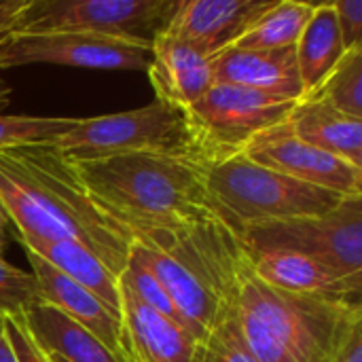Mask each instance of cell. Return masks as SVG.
Here are the masks:
<instances>
[{
	"label": "cell",
	"mask_w": 362,
	"mask_h": 362,
	"mask_svg": "<svg viewBox=\"0 0 362 362\" xmlns=\"http://www.w3.org/2000/svg\"><path fill=\"white\" fill-rule=\"evenodd\" d=\"M0 204L21 240H70L121 276L134 235L91 199L55 142L0 151Z\"/></svg>",
	"instance_id": "6da1fadb"
},
{
	"label": "cell",
	"mask_w": 362,
	"mask_h": 362,
	"mask_svg": "<svg viewBox=\"0 0 362 362\" xmlns=\"http://www.w3.org/2000/svg\"><path fill=\"white\" fill-rule=\"evenodd\" d=\"M132 250L163 284L199 341L235 314L250 265L242 240L216 216L138 233Z\"/></svg>",
	"instance_id": "7a4b0ae2"
},
{
	"label": "cell",
	"mask_w": 362,
	"mask_h": 362,
	"mask_svg": "<svg viewBox=\"0 0 362 362\" xmlns=\"http://www.w3.org/2000/svg\"><path fill=\"white\" fill-rule=\"evenodd\" d=\"M72 165L100 210L132 235L178 229L212 216L208 168L191 157L127 153Z\"/></svg>",
	"instance_id": "3957f363"
},
{
	"label": "cell",
	"mask_w": 362,
	"mask_h": 362,
	"mask_svg": "<svg viewBox=\"0 0 362 362\" xmlns=\"http://www.w3.org/2000/svg\"><path fill=\"white\" fill-rule=\"evenodd\" d=\"M235 320L257 362H329L362 322V305L288 295L248 272Z\"/></svg>",
	"instance_id": "277c9868"
},
{
	"label": "cell",
	"mask_w": 362,
	"mask_h": 362,
	"mask_svg": "<svg viewBox=\"0 0 362 362\" xmlns=\"http://www.w3.org/2000/svg\"><path fill=\"white\" fill-rule=\"evenodd\" d=\"M206 189L212 216L238 238L250 227L329 214L346 199L339 193L257 165L244 155L210 168Z\"/></svg>",
	"instance_id": "5b68a950"
},
{
	"label": "cell",
	"mask_w": 362,
	"mask_h": 362,
	"mask_svg": "<svg viewBox=\"0 0 362 362\" xmlns=\"http://www.w3.org/2000/svg\"><path fill=\"white\" fill-rule=\"evenodd\" d=\"M297 102L214 83L195 104L182 110L195 159L210 170L242 155L252 138L286 123Z\"/></svg>",
	"instance_id": "8992f818"
},
{
	"label": "cell",
	"mask_w": 362,
	"mask_h": 362,
	"mask_svg": "<svg viewBox=\"0 0 362 362\" xmlns=\"http://www.w3.org/2000/svg\"><path fill=\"white\" fill-rule=\"evenodd\" d=\"M55 146L70 163L127 153H165L195 159L182 110L161 100L134 110L76 119L72 129L55 140Z\"/></svg>",
	"instance_id": "52a82bcc"
},
{
	"label": "cell",
	"mask_w": 362,
	"mask_h": 362,
	"mask_svg": "<svg viewBox=\"0 0 362 362\" xmlns=\"http://www.w3.org/2000/svg\"><path fill=\"white\" fill-rule=\"evenodd\" d=\"M180 0H30L17 34L85 32L153 45Z\"/></svg>",
	"instance_id": "ba28073f"
},
{
	"label": "cell",
	"mask_w": 362,
	"mask_h": 362,
	"mask_svg": "<svg viewBox=\"0 0 362 362\" xmlns=\"http://www.w3.org/2000/svg\"><path fill=\"white\" fill-rule=\"evenodd\" d=\"M240 240L248 250H293L362 278V197H346L329 214L250 227Z\"/></svg>",
	"instance_id": "9c48e42d"
},
{
	"label": "cell",
	"mask_w": 362,
	"mask_h": 362,
	"mask_svg": "<svg viewBox=\"0 0 362 362\" xmlns=\"http://www.w3.org/2000/svg\"><path fill=\"white\" fill-rule=\"evenodd\" d=\"M153 45L85 32L15 34L0 47V70L55 64L89 70H148Z\"/></svg>",
	"instance_id": "30bf717a"
},
{
	"label": "cell",
	"mask_w": 362,
	"mask_h": 362,
	"mask_svg": "<svg viewBox=\"0 0 362 362\" xmlns=\"http://www.w3.org/2000/svg\"><path fill=\"white\" fill-rule=\"evenodd\" d=\"M242 155L257 165L299 182L344 197H362V168L303 142L291 132L288 123H280L252 138Z\"/></svg>",
	"instance_id": "8fae6325"
},
{
	"label": "cell",
	"mask_w": 362,
	"mask_h": 362,
	"mask_svg": "<svg viewBox=\"0 0 362 362\" xmlns=\"http://www.w3.org/2000/svg\"><path fill=\"white\" fill-rule=\"evenodd\" d=\"M246 248V246H244ZM250 272L272 288L288 295L341 303H361L362 278H348L318 259L293 250H248Z\"/></svg>",
	"instance_id": "7c38bea8"
},
{
	"label": "cell",
	"mask_w": 362,
	"mask_h": 362,
	"mask_svg": "<svg viewBox=\"0 0 362 362\" xmlns=\"http://www.w3.org/2000/svg\"><path fill=\"white\" fill-rule=\"evenodd\" d=\"M276 0H180L165 32L212 57L233 47Z\"/></svg>",
	"instance_id": "4fadbf2b"
},
{
	"label": "cell",
	"mask_w": 362,
	"mask_h": 362,
	"mask_svg": "<svg viewBox=\"0 0 362 362\" xmlns=\"http://www.w3.org/2000/svg\"><path fill=\"white\" fill-rule=\"evenodd\" d=\"M121 291V346L127 362H199L202 341L176 322Z\"/></svg>",
	"instance_id": "5bb4252c"
},
{
	"label": "cell",
	"mask_w": 362,
	"mask_h": 362,
	"mask_svg": "<svg viewBox=\"0 0 362 362\" xmlns=\"http://www.w3.org/2000/svg\"><path fill=\"white\" fill-rule=\"evenodd\" d=\"M210 62L214 83L246 87L295 102L303 98L295 47L274 51L229 47L212 55Z\"/></svg>",
	"instance_id": "9a60e30c"
},
{
	"label": "cell",
	"mask_w": 362,
	"mask_h": 362,
	"mask_svg": "<svg viewBox=\"0 0 362 362\" xmlns=\"http://www.w3.org/2000/svg\"><path fill=\"white\" fill-rule=\"evenodd\" d=\"M151 51L146 74L155 89V100L187 110L214 85L210 57L165 30L153 40Z\"/></svg>",
	"instance_id": "2e32d148"
},
{
	"label": "cell",
	"mask_w": 362,
	"mask_h": 362,
	"mask_svg": "<svg viewBox=\"0 0 362 362\" xmlns=\"http://www.w3.org/2000/svg\"><path fill=\"white\" fill-rule=\"evenodd\" d=\"M23 252L32 269L30 274L38 284L42 303L57 308L70 320H74L91 335H95L108 350L125 358L121 346V320L115 318L112 312L95 295L72 282L68 276H64L59 269L49 265L45 259H40L28 248H23Z\"/></svg>",
	"instance_id": "e0dca14e"
},
{
	"label": "cell",
	"mask_w": 362,
	"mask_h": 362,
	"mask_svg": "<svg viewBox=\"0 0 362 362\" xmlns=\"http://www.w3.org/2000/svg\"><path fill=\"white\" fill-rule=\"evenodd\" d=\"M286 123L303 142L362 168V119L339 112L325 102L301 98Z\"/></svg>",
	"instance_id": "ac0fdd59"
},
{
	"label": "cell",
	"mask_w": 362,
	"mask_h": 362,
	"mask_svg": "<svg viewBox=\"0 0 362 362\" xmlns=\"http://www.w3.org/2000/svg\"><path fill=\"white\" fill-rule=\"evenodd\" d=\"M23 320L47 356L64 362H127L49 303L32 305L23 312Z\"/></svg>",
	"instance_id": "d6986e66"
},
{
	"label": "cell",
	"mask_w": 362,
	"mask_h": 362,
	"mask_svg": "<svg viewBox=\"0 0 362 362\" xmlns=\"http://www.w3.org/2000/svg\"><path fill=\"white\" fill-rule=\"evenodd\" d=\"M21 248L32 250L49 265L59 269L72 282L95 295L115 318L121 320V291L119 276H115L102 259H98L89 248L70 240H21Z\"/></svg>",
	"instance_id": "ffe728a7"
},
{
	"label": "cell",
	"mask_w": 362,
	"mask_h": 362,
	"mask_svg": "<svg viewBox=\"0 0 362 362\" xmlns=\"http://www.w3.org/2000/svg\"><path fill=\"white\" fill-rule=\"evenodd\" d=\"M344 53L346 47L337 28L333 2L316 4L312 19L308 21L301 38L295 45L303 95L312 93L329 76Z\"/></svg>",
	"instance_id": "44dd1931"
},
{
	"label": "cell",
	"mask_w": 362,
	"mask_h": 362,
	"mask_svg": "<svg viewBox=\"0 0 362 362\" xmlns=\"http://www.w3.org/2000/svg\"><path fill=\"white\" fill-rule=\"evenodd\" d=\"M312 2H297V0H282L265 11L233 45L240 49H291L301 38L308 21L314 15Z\"/></svg>",
	"instance_id": "7402d4cb"
},
{
	"label": "cell",
	"mask_w": 362,
	"mask_h": 362,
	"mask_svg": "<svg viewBox=\"0 0 362 362\" xmlns=\"http://www.w3.org/2000/svg\"><path fill=\"white\" fill-rule=\"evenodd\" d=\"M303 98L325 102L339 112L362 119V49L346 51L329 76Z\"/></svg>",
	"instance_id": "603a6c76"
},
{
	"label": "cell",
	"mask_w": 362,
	"mask_h": 362,
	"mask_svg": "<svg viewBox=\"0 0 362 362\" xmlns=\"http://www.w3.org/2000/svg\"><path fill=\"white\" fill-rule=\"evenodd\" d=\"M119 282L123 286H127V291L138 299L142 301L146 308H151L153 312L165 316L168 320L176 322L178 327H182L187 333H193V329L189 327V322L182 318V314L178 312V308L174 305V301L170 299V295L165 293L163 284L155 278V274L146 267V263L132 250L129 246V255H127V263H125V269L121 272L119 276ZM197 339V337H195ZM199 341V339H197ZM204 344V341H202Z\"/></svg>",
	"instance_id": "cb8c5ba5"
},
{
	"label": "cell",
	"mask_w": 362,
	"mask_h": 362,
	"mask_svg": "<svg viewBox=\"0 0 362 362\" xmlns=\"http://www.w3.org/2000/svg\"><path fill=\"white\" fill-rule=\"evenodd\" d=\"M72 117H32V115H0V151L49 144L72 129Z\"/></svg>",
	"instance_id": "d4e9b609"
},
{
	"label": "cell",
	"mask_w": 362,
	"mask_h": 362,
	"mask_svg": "<svg viewBox=\"0 0 362 362\" xmlns=\"http://www.w3.org/2000/svg\"><path fill=\"white\" fill-rule=\"evenodd\" d=\"M36 303H42V297L34 276L0 259V312L23 314Z\"/></svg>",
	"instance_id": "484cf974"
},
{
	"label": "cell",
	"mask_w": 362,
	"mask_h": 362,
	"mask_svg": "<svg viewBox=\"0 0 362 362\" xmlns=\"http://www.w3.org/2000/svg\"><path fill=\"white\" fill-rule=\"evenodd\" d=\"M199 362H257L242 337L235 314L206 337Z\"/></svg>",
	"instance_id": "4316f807"
},
{
	"label": "cell",
	"mask_w": 362,
	"mask_h": 362,
	"mask_svg": "<svg viewBox=\"0 0 362 362\" xmlns=\"http://www.w3.org/2000/svg\"><path fill=\"white\" fill-rule=\"evenodd\" d=\"M4 339L8 341L17 362H51V358L40 350V346L28 331L23 314L4 316Z\"/></svg>",
	"instance_id": "83f0119b"
},
{
	"label": "cell",
	"mask_w": 362,
	"mask_h": 362,
	"mask_svg": "<svg viewBox=\"0 0 362 362\" xmlns=\"http://www.w3.org/2000/svg\"><path fill=\"white\" fill-rule=\"evenodd\" d=\"M333 8L346 51L362 49V0H337Z\"/></svg>",
	"instance_id": "f1b7e54d"
},
{
	"label": "cell",
	"mask_w": 362,
	"mask_h": 362,
	"mask_svg": "<svg viewBox=\"0 0 362 362\" xmlns=\"http://www.w3.org/2000/svg\"><path fill=\"white\" fill-rule=\"evenodd\" d=\"M28 4L30 0H0V47L17 34Z\"/></svg>",
	"instance_id": "f546056e"
},
{
	"label": "cell",
	"mask_w": 362,
	"mask_h": 362,
	"mask_svg": "<svg viewBox=\"0 0 362 362\" xmlns=\"http://www.w3.org/2000/svg\"><path fill=\"white\" fill-rule=\"evenodd\" d=\"M329 362H362V322L350 331Z\"/></svg>",
	"instance_id": "4dcf8cb0"
},
{
	"label": "cell",
	"mask_w": 362,
	"mask_h": 362,
	"mask_svg": "<svg viewBox=\"0 0 362 362\" xmlns=\"http://www.w3.org/2000/svg\"><path fill=\"white\" fill-rule=\"evenodd\" d=\"M6 227H8V216L0 204V259H4L6 246H8V238H6Z\"/></svg>",
	"instance_id": "1f68e13d"
},
{
	"label": "cell",
	"mask_w": 362,
	"mask_h": 362,
	"mask_svg": "<svg viewBox=\"0 0 362 362\" xmlns=\"http://www.w3.org/2000/svg\"><path fill=\"white\" fill-rule=\"evenodd\" d=\"M11 102V87L4 83L2 78V70H0V110H4Z\"/></svg>",
	"instance_id": "d6a6232c"
},
{
	"label": "cell",
	"mask_w": 362,
	"mask_h": 362,
	"mask_svg": "<svg viewBox=\"0 0 362 362\" xmlns=\"http://www.w3.org/2000/svg\"><path fill=\"white\" fill-rule=\"evenodd\" d=\"M4 312H0V341H2V337H4Z\"/></svg>",
	"instance_id": "836d02e7"
},
{
	"label": "cell",
	"mask_w": 362,
	"mask_h": 362,
	"mask_svg": "<svg viewBox=\"0 0 362 362\" xmlns=\"http://www.w3.org/2000/svg\"><path fill=\"white\" fill-rule=\"evenodd\" d=\"M49 358H51V362H64L62 358H55V356H49Z\"/></svg>",
	"instance_id": "e575fe53"
}]
</instances>
